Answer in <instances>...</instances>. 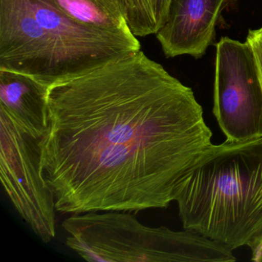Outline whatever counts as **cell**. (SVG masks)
I'll list each match as a JSON object with an SVG mask.
<instances>
[{
  "label": "cell",
  "mask_w": 262,
  "mask_h": 262,
  "mask_svg": "<svg viewBox=\"0 0 262 262\" xmlns=\"http://www.w3.org/2000/svg\"><path fill=\"white\" fill-rule=\"evenodd\" d=\"M171 0H123L124 16L133 36L156 34L166 20Z\"/></svg>",
  "instance_id": "obj_8"
},
{
  "label": "cell",
  "mask_w": 262,
  "mask_h": 262,
  "mask_svg": "<svg viewBox=\"0 0 262 262\" xmlns=\"http://www.w3.org/2000/svg\"><path fill=\"white\" fill-rule=\"evenodd\" d=\"M48 86L32 76L0 69V108L45 135Z\"/></svg>",
  "instance_id": "obj_7"
},
{
  "label": "cell",
  "mask_w": 262,
  "mask_h": 262,
  "mask_svg": "<svg viewBox=\"0 0 262 262\" xmlns=\"http://www.w3.org/2000/svg\"><path fill=\"white\" fill-rule=\"evenodd\" d=\"M72 19L94 28L133 36L128 26L113 19L93 0H49Z\"/></svg>",
  "instance_id": "obj_9"
},
{
  "label": "cell",
  "mask_w": 262,
  "mask_h": 262,
  "mask_svg": "<svg viewBox=\"0 0 262 262\" xmlns=\"http://www.w3.org/2000/svg\"><path fill=\"white\" fill-rule=\"evenodd\" d=\"M228 0H171L156 38L168 58L199 59L214 42L215 28Z\"/></svg>",
  "instance_id": "obj_6"
},
{
  "label": "cell",
  "mask_w": 262,
  "mask_h": 262,
  "mask_svg": "<svg viewBox=\"0 0 262 262\" xmlns=\"http://www.w3.org/2000/svg\"><path fill=\"white\" fill-rule=\"evenodd\" d=\"M0 178L32 231L47 244L56 235V203L42 170L44 135L0 108Z\"/></svg>",
  "instance_id": "obj_4"
},
{
  "label": "cell",
  "mask_w": 262,
  "mask_h": 262,
  "mask_svg": "<svg viewBox=\"0 0 262 262\" xmlns=\"http://www.w3.org/2000/svg\"><path fill=\"white\" fill-rule=\"evenodd\" d=\"M42 170L62 214L174 202L212 145L192 90L142 50L50 85Z\"/></svg>",
  "instance_id": "obj_1"
},
{
  "label": "cell",
  "mask_w": 262,
  "mask_h": 262,
  "mask_svg": "<svg viewBox=\"0 0 262 262\" xmlns=\"http://www.w3.org/2000/svg\"><path fill=\"white\" fill-rule=\"evenodd\" d=\"M66 245L90 262L235 261L232 250L190 230L147 226L129 211L72 214Z\"/></svg>",
  "instance_id": "obj_3"
},
{
  "label": "cell",
  "mask_w": 262,
  "mask_h": 262,
  "mask_svg": "<svg viewBox=\"0 0 262 262\" xmlns=\"http://www.w3.org/2000/svg\"><path fill=\"white\" fill-rule=\"evenodd\" d=\"M213 113L227 140L262 137V87L247 41L222 37L216 45Z\"/></svg>",
  "instance_id": "obj_5"
},
{
  "label": "cell",
  "mask_w": 262,
  "mask_h": 262,
  "mask_svg": "<svg viewBox=\"0 0 262 262\" xmlns=\"http://www.w3.org/2000/svg\"><path fill=\"white\" fill-rule=\"evenodd\" d=\"M251 260L254 261L262 262V237L260 242L251 248Z\"/></svg>",
  "instance_id": "obj_11"
},
{
  "label": "cell",
  "mask_w": 262,
  "mask_h": 262,
  "mask_svg": "<svg viewBox=\"0 0 262 262\" xmlns=\"http://www.w3.org/2000/svg\"><path fill=\"white\" fill-rule=\"evenodd\" d=\"M174 202L185 229L231 250L262 237V137L211 145L184 174Z\"/></svg>",
  "instance_id": "obj_2"
},
{
  "label": "cell",
  "mask_w": 262,
  "mask_h": 262,
  "mask_svg": "<svg viewBox=\"0 0 262 262\" xmlns=\"http://www.w3.org/2000/svg\"><path fill=\"white\" fill-rule=\"evenodd\" d=\"M246 41L251 47L257 64L259 79L262 87V27L256 30H250Z\"/></svg>",
  "instance_id": "obj_10"
}]
</instances>
